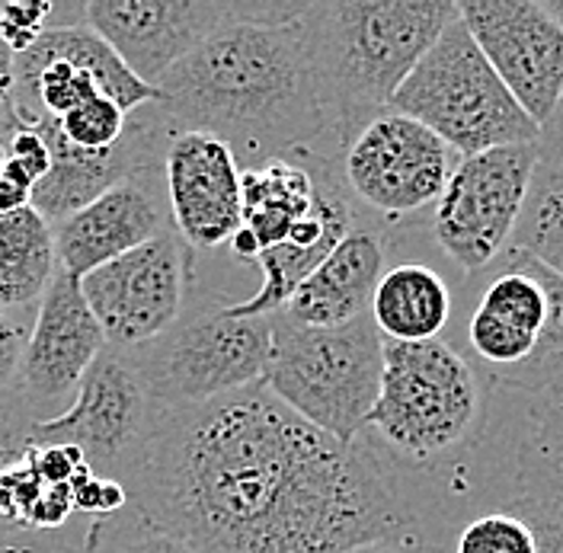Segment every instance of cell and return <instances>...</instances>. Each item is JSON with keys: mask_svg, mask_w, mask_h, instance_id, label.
Segmentation results:
<instances>
[{"mask_svg": "<svg viewBox=\"0 0 563 553\" xmlns=\"http://www.w3.org/2000/svg\"><path fill=\"white\" fill-rule=\"evenodd\" d=\"M125 493L196 553H343L397 534L445 544L429 486L365 432H320L266 384L167 410Z\"/></svg>", "mask_w": 563, "mask_h": 553, "instance_id": "1", "label": "cell"}, {"mask_svg": "<svg viewBox=\"0 0 563 553\" xmlns=\"http://www.w3.org/2000/svg\"><path fill=\"white\" fill-rule=\"evenodd\" d=\"M305 0H231L228 20L157 87L179 132L224 141L241 170L336 157L305 38Z\"/></svg>", "mask_w": 563, "mask_h": 553, "instance_id": "2", "label": "cell"}, {"mask_svg": "<svg viewBox=\"0 0 563 553\" xmlns=\"http://www.w3.org/2000/svg\"><path fill=\"white\" fill-rule=\"evenodd\" d=\"M455 20V0L308 3L301 23L336 154L390 109L404 80Z\"/></svg>", "mask_w": 563, "mask_h": 553, "instance_id": "3", "label": "cell"}, {"mask_svg": "<svg viewBox=\"0 0 563 553\" xmlns=\"http://www.w3.org/2000/svg\"><path fill=\"white\" fill-rule=\"evenodd\" d=\"M490 403L493 384L455 343L385 340L382 390L362 432L439 502L442 484L481 445Z\"/></svg>", "mask_w": 563, "mask_h": 553, "instance_id": "4", "label": "cell"}, {"mask_svg": "<svg viewBox=\"0 0 563 553\" xmlns=\"http://www.w3.org/2000/svg\"><path fill=\"white\" fill-rule=\"evenodd\" d=\"M455 343L496 390L554 397L563 390V278L506 246L487 269L461 278Z\"/></svg>", "mask_w": 563, "mask_h": 553, "instance_id": "5", "label": "cell"}, {"mask_svg": "<svg viewBox=\"0 0 563 553\" xmlns=\"http://www.w3.org/2000/svg\"><path fill=\"white\" fill-rule=\"evenodd\" d=\"M269 327L266 390L320 432L355 442L375 410L385 372V336L372 317L343 327H305L279 311Z\"/></svg>", "mask_w": 563, "mask_h": 553, "instance_id": "6", "label": "cell"}, {"mask_svg": "<svg viewBox=\"0 0 563 553\" xmlns=\"http://www.w3.org/2000/svg\"><path fill=\"white\" fill-rule=\"evenodd\" d=\"M125 352L154 400L167 410H183L263 384L273 327L269 317H234L221 288L192 278L174 327L154 343Z\"/></svg>", "mask_w": 563, "mask_h": 553, "instance_id": "7", "label": "cell"}, {"mask_svg": "<svg viewBox=\"0 0 563 553\" xmlns=\"http://www.w3.org/2000/svg\"><path fill=\"white\" fill-rule=\"evenodd\" d=\"M390 109L435 132L457 157H474L506 144H538L541 135L496 77L461 23V13L404 80Z\"/></svg>", "mask_w": 563, "mask_h": 553, "instance_id": "8", "label": "cell"}, {"mask_svg": "<svg viewBox=\"0 0 563 553\" xmlns=\"http://www.w3.org/2000/svg\"><path fill=\"white\" fill-rule=\"evenodd\" d=\"M167 407H161L125 349L106 346L84 375L68 410L35 425L38 445H70L87 467L125 486L151 449Z\"/></svg>", "mask_w": 563, "mask_h": 553, "instance_id": "9", "label": "cell"}, {"mask_svg": "<svg viewBox=\"0 0 563 553\" xmlns=\"http://www.w3.org/2000/svg\"><path fill=\"white\" fill-rule=\"evenodd\" d=\"M457 161L435 132L387 109L343 147L340 183L355 211L400 228L432 211Z\"/></svg>", "mask_w": 563, "mask_h": 553, "instance_id": "10", "label": "cell"}, {"mask_svg": "<svg viewBox=\"0 0 563 553\" xmlns=\"http://www.w3.org/2000/svg\"><path fill=\"white\" fill-rule=\"evenodd\" d=\"M538 161V144H506L457 161L426 214V234L461 278L487 269L512 243Z\"/></svg>", "mask_w": 563, "mask_h": 553, "instance_id": "11", "label": "cell"}, {"mask_svg": "<svg viewBox=\"0 0 563 553\" xmlns=\"http://www.w3.org/2000/svg\"><path fill=\"white\" fill-rule=\"evenodd\" d=\"M196 253L167 231L80 278L106 346L139 349L164 336L186 308Z\"/></svg>", "mask_w": 563, "mask_h": 553, "instance_id": "12", "label": "cell"}, {"mask_svg": "<svg viewBox=\"0 0 563 553\" xmlns=\"http://www.w3.org/2000/svg\"><path fill=\"white\" fill-rule=\"evenodd\" d=\"M100 93L125 112L161 100L84 20L48 30L30 52L16 55V100L26 125L58 122Z\"/></svg>", "mask_w": 563, "mask_h": 553, "instance_id": "13", "label": "cell"}, {"mask_svg": "<svg viewBox=\"0 0 563 553\" xmlns=\"http://www.w3.org/2000/svg\"><path fill=\"white\" fill-rule=\"evenodd\" d=\"M461 23L541 129L563 97V26L541 0H461Z\"/></svg>", "mask_w": 563, "mask_h": 553, "instance_id": "14", "label": "cell"}, {"mask_svg": "<svg viewBox=\"0 0 563 553\" xmlns=\"http://www.w3.org/2000/svg\"><path fill=\"white\" fill-rule=\"evenodd\" d=\"M103 349V327L80 291V278L58 269L33 313L13 390H20L38 422L55 419L74 403L80 380Z\"/></svg>", "mask_w": 563, "mask_h": 553, "instance_id": "15", "label": "cell"}, {"mask_svg": "<svg viewBox=\"0 0 563 553\" xmlns=\"http://www.w3.org/2000/svg\"><path fill=\"white\" fill-rule=\"evenodd\" d=\"M167 206L196 259L231 246L244 218V170L234 151L206 132H176L164 157Z\"/></svg>", "mask_w": 563, "mask_h": 553, "instance_id": "16", "label": "cell"}, {"mask_svg": "<svg viewBox=\"0 0 563 553\" xmlns=\"http://www.w3.org/2000/svg\"><path fill=\"white\" fill-rule=\"evenodd\" d=\"M231 13V0H87L84 23L147 87L209 38Z\"/></svg>", "mask_w": 563, "mask_h": 553, "instance_id": "17", "label": "cell"}, {"mask_svg": "<svg viewBox=\"0 0 563 553\" xmlns=\"http://www.w3.org/2000/svg\"><path fill=\"white\" fill-rule=\"evenodd\" d=\"M167 231H174L167 183L164 167H154L122 179L68 221L55 224L58 269L84 278Z\"/></svg>", "mask_w": 563, "mask_h": 553, "instance_id": "18", "label": "cell"}, {"mask_svg": "<svg viewBox=\"0 0 563 553\" xmlns=\"http://www.w3.org/2000/svg\"><path fill=\"white\" fill-rule=\"evenodd\" d=\"M387 224L355 211L346 237L301 281L282 313L305 327H343L365 317L387 266Z\"/></svg>", "mask_w": 563, "mask_h": 553, "instance_id": "19", "label": "cell"}, {"mask_svg": "<svg viewBox=\"0 0 563 553\" xmlns=\"http://www.w3.org/2000/svg\"><path fill=\"white\" fill-rule=\"evenodd\" d=\"M372 295L368 317L387 343L445 340L455 320V288L445 273L417 253H390ZM387 256V259H390Z\"/></svg>", "mask_w": 563, "mask_h": 553, "instance_id": "20", "label": "cell"}, {"mask_svg": "<svg viewBox=\"0 0 563 553\" xmlns=\"http://www.w3.org/2000/svg\"><path fill=\"white\" fill-rule=\"evenodd\" d=\"M317 208V183L301 161H273L244 170V218L231 241V259L253 263L282 246Z\"/></svg>", "mask_w": 563, "mask_h": 553, "instance_id": "21", "label": "cell"}, {"mask_svg": "<svg viewBox=\"0 0 563 553\" xmlns=\"http://www.w3.org/2000/svg\"><path fill=\"white\" fill-rule=\"evenodd\" d=\"M55 273V228L33 206L0 214V313H35Z\"/></svg>", "mask_w": 563, "mask_h": 553, "instance_id": "22", "label": "cell"}, {"mask_svg": "<svg viewBox=\"0 0 563 553\" xmlns=\"http://www.w3.org/2000/svg\"><path fill=\"white\" fill-rule=\"evenodd\" d=\"M512 246L563 278V164L538 161Z\"/></svg>", "mask_w": 563, "mask_h": 553, "instance_id": "23", "label": "cell"}, {"mask_svg": "<svg viewBox=\"0 0 563 553\" xmlns=\"http://www.w3.org/2000/svg\"><path fill=\"white\" fill-rule=\"evenodd\" d=\"M449 553H538L534 524L512 509H481L449 528Z\"/></svg>", "mask_w": 563, "mask_h": 553, "instance_id": "24", "label": "cell"}, {"mask_svg": "<svg viewBox=\"0 0 563 553\" xmlns=\"http://www.w3.org/2000/svg\"><path fill=\"white\" fill-rule=\"evenodd\" d=\"M84 553H196L174 531L154 524L132 506L119 516L87 524Z\"/></svg>", "mask_w": 563, "mask_h": 553, "instance_id": "25", "label": "cell"}, {"mask_svg": "<svg viewBox=\"0 0 563 553\" xmlns=\"http://www.w3.org/2000/svg\"><path fill=\"white\" fill-rule=\"evenodd\" d=\"M129 115L132 112H125L115 100L100 93V97L80 103L77 109H70L65 119L55 122V129L70 147L87 151V154H103V151H112L119 141L125 139Z\"/></svg>", "mask_w": 563, "mask_h": 553, "instance_id": "26", "label": "cell"}, {"mask_svg": "<svg viewBox=\"0 0 563 553\" xmlns=\"http://www.w3.org/2000/svg\"><path fill=\"white\" fill-rule=\"evenodd\" d=\"M70 3H48V0H26V3H0V38L7 42V48L13 55H23L30 52L35 42L48 30L55 26H65V23H77L84 20V3H80V13L68 16Z\"/></svg>", "mask_w": 563, "mask_h": 553, "instance_id": "27", "label": "cell"}, {"mask_svg": "<svg viewBox=\"0 0 563 553\" xmlns=\"http://www.w3.org/2000/svg\"><path fill=\"white\" fill-rule=\"evenodd\" d=\"M38 416L30 410V403L20 397V390H3L0 394V474L20 464L33 445Z\"/></svg>", "mask_w": 563, "mask_h": 553, "instance_id": "28", "label": "cell"}, {"mask_svg": "<svg viewBox=\"0 0 563 553\" xmlns=\"http://www.w3.org/2000/svg\"><path fill=\"white\" fill-rule=\"evenodd\" d=\"M74 506L80 519L103 521L129 509V493L119 480H106L97 477L90 467H84L80 477L74 480Z\"/></svg>", "mask_w": 563, "mask_h": 553, "instance_id": "29", "label": "cell"}, {"mask_svg": "<svg viewBox=\"0 0 563 553\" xmlns=\"http://www.w3.org/2000/svg\"><path fill=\"white\" fill-rule=\"evenodd\" d=\"M87 524L77 519L62 531H0V553H84Z\"/></svg>", "mask_w": 563, "mask_h": 553, "instance_id": "30", "label": "cell"}, {"mask_svg": "<svg viewBox=\"0 0 563 553\" xmlns=\"http://www.w3.org/2000/svg\"><path fill=\"white\" fill-rule=\"evenodd\" d=\"M26 464L45 486H74L80 471L87 467L84 454L70 445H33L26 454Z\"/></svg>", "mask_w": 563, "mask_h": 553, "instance_id": "31", "label": "cell"}, {"mask_svg": "<svg viewBox=\"0 0 563 553\" xmlns=\"http://www.w3.org/2000/svg\"><path fill=\"white\" fill-rule=\"evenodd\" d=\"M30 327H33L30 317L0 313V394L13 390V384L20 378V362H23Z\"/></svg>", "mask_w": 563, "mask_h": 553, "instance_id": "32", "label": "cell"}, {"mask_svg": "<svg viewBox=\"0 0 563 553\" xmlns=\"http://www.w3.org/2000/svg\"><path fill=\"white\" fill-rule=\"evenodd\" d=\"M26 122L20 115L16 100V55L0 38V147H7L16 132H23Z\"/></svg>", "mask_w": 563, "mask_h": 553, "instance_id": "33", "label": "cell"}, {"mask_svg": "<svg viewBox=\"0 0 563 553\" xmlns=\"http://www.w3.org/2000/svg\"><path fill=\"white\" fill-rule=\"evenodd\" d=\"M499 509H512L519 516H526L534 531H538V553H563V509L561 506H551V502H509V506H499Z\"/></svg>", "mask_w": 563, "mask_h": 553, "instance_id": "34", "label": "cell"}, {"mask_svg": "<svg viewBox=\"0 0 563 553\" xmlns=\"http://www.w3.org/2000/svg\"><path fill=\"white\" fill-rule=\"evenodd\" d=\"M7 154H10L26 174L33 176L35 183L52 170V147H48V141H45V135H42L35 125H26L23 132H16V135L10 139V144H7Z\"/></svg>", "mask_w": 563, "mask_h": 553, "instance_id": "35", "label": "cell"}, {"mask_svg": "<svg viewBox=\"0 0 563 553\" xmlns=\"http://www.w3.org/2000/svg\"><path fill=\"white\" fill-rule=\"evenodd\" d=\"M343 553H449L445 544H439L429 534H397V538H382V541H368Z\"/></svg>", "mask_w": 563, "mask_h": 553, "instance_id": "36", "label": "cell"}, {"mask_svg": "<svg viewBox=\"0 0 563 553\" xmlns=\"http://www.w3.org/2000/svg\"><path fill=\"white\" fill-rule=\"evenodd\" d=\"M538 157L541 161H551V164H563V97L558 109L551 112V119L541 125V135H538Z\"/></svg>", "mask_w": 563, "mask_h": 553, "instance_id": "37", "label": "cell"}, {"mask_svg": "<svg viewBox=\"0 0 563 553\" xmlns=\"http://www.w3.org/2000/svg\"><path fill=\"white\" fill-rule=\"evenodd\" d=\"M33 192L20 183H13L10 176L0 174V214H10V211H20V208L30 206Z\"/></svg>", "mask_w": 563, "mask_h": 553, "instance_id": "38", "label": "cell"}, {"mask_svg": "<svg viewBox=\"0 0 563 553\" xmlns=\"http://www.w3.org/2000/svg\"><path fill=\"white\" fill-rule=\"evenodd\" d=\"M541 3H544V10L563 26V0H541Z\"/></svg>", "mask_w": 563, "mask_h": 553, "instance_id": "39", "label": "cell"}, {"mask_svg": "<svg viewBox=\"0 0 563 553\" xmlns=\"http://www.w3.org/2000/svg\"><path fill=\"white\" fill-rule=\"evenodd\" d=\"M554 397H558V403H561V407H563V390H561V394H554Z\"/></svg>", "mask_w": 563, "mask_h": 553, "instance_id": "40", "label": "cell"}, {"mask_svg": "<svg viewBox=\"0 0 563 553\" xmlns=\"http://www.w3.org/2000/svg\"><path fill=\"white\" fill-rule=\"evenodd\" d=\"M3 157H7V147H0V161H3Z\"/></svg>", "mask_w": 563, "mask_h": 553, "instance_id": "41", "label": "cell"}]
</instances>
